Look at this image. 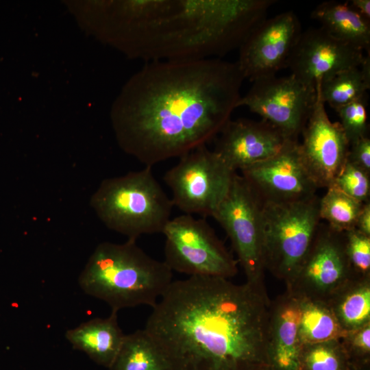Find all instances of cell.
Returning a JSON list of instances; mask_svg holds the SVG:
<instances>
[{
	"instance_id": "cell-2",
	"label": "cell",
	"mask_w": 370,
	"mask_h": 370,
	"mask_svg": "<svg viewBox=\"0 0 370 370\" xmlns=\"http://www.w3.org/2000/svg\"><path fill=\"white\" fill-rule=\"evenodd\" d=\"M270 304L266 290L246 282L189 276L171 283L144 330L171 370H260Z\"/></svg>"
},
{
	"instance_id": "cell-21",
	"label": "cell",
	"mask_w": 370,
	"mask_h": 370,
	"mask_svg": "<svg viewBox=\"0 0 370 370\" xmlns=\"http://www.w3.org/2000/svg\"><path fill=\"white\" fill-rule=\"evenodd\" d=\"M328 304L345 332L370 322V278L352 280Z\"/></svg>"
},
{
	"instance_id": "cell-19",
	"label": "cell",
	"mask_w": 370,
	"mask_h": 370,
	"mask_svg": "<svg viewBox=\"0 0 370 370\" xmlns=\"http://www.w3.org/2000/svg\"><path fill=\"white\" fill-rule=\"evenodd\" d=\"M370 56L360 66L341 71L316 86L319 99L334 110L367 95Z\"/></svg>"
},
{
	"instance_id": "cell-1",
	"label": "cell",
	"mask_w": 370,
	"mask_h": 370,
	"mask_svg": "<svg viewBox=\"0 0 370 370\" xmlns=\"http://www.w3.org/2000/svg\"><path fill=\"white\" fill-rule=\"evenodd\" d=\"M244 79L236 62L217 58L148 62L114 105L120 145L151 167L206 145L230 120Z\"/></svg>"
},
{
	"instance_id": "cell-16",
	"label": "cell",
	"mask_w": 370,
	"mask_h": 370,
	"mask_svg": "<svg viewBox=\"0 0 370 370\" xmlns=\"http://www.w3.org/2000/svg\"><path fill=\"white\" fill-rule=\"evenodd\" d=\"M300 318V299L288 291L271 301L267 334V365L271 370H299Z\"/></svg>"
},
{
	"instance_id": "cell-7",
	"label": "cell",
	"mask_w": 370,
	"mask_h": 370,
	"mask_svg": "<svg viewBox=\"0 0 370 370\" xmlns=\"http://www.w3.org/2000/svg\"><path fill=\"white\" fill-rule=\"evenodd\" d=\"M212 217L230 238L237 262L245 273L246 283L266 290L262 205L237 172L228 192Z\"/></svg>"
},
{
	"instance_id": "cell-23",
	"label": "cell",
	"mask_w": 370,
	"mask_h": 370,
	"mask_svg": "<svg viewBox=\"0 0 370 370\" xmlns=\"http://www.w3.org/2000/svg\"><path fill=\"white\" fill-rule=\"evenodd\" d=\"M364 204L330 186L319 200L320 219L334 230L345 232L356 228L358 215Z\"/></svg>"
},
{
	"instance_id": "cell-18",
	"label": "cell",
	"mask_w": 370,
	"mask_h": 370,
	"mask_svg": "<svg viewBox=\"0 0 370 370\" xmlns=\"http://www.w3.org/2000/svg\"><path fill=\"white\" fill-rule=\"evenodd\" d=\"M311 17L335 38L370 51V23L348 2L323 1L311 12Z\"/></svg>"
},
{
	"instance_id": "cell-4",
	"label": "cell",
	"mask_w": 370,
	"mask_h": 370,
	"mask_svg": "<svg viewBox=\"0 0 370 370\" xmlns=\"http://www.w3.org/2000/svg\"><path fill=\"white\" fill-rule=\"evenodd\" d=\"M92 204L108 228L134 241L162 233L173 207L151 166L104 180Z\"/></svg>"
},
{
	"instance_id": "cell-28",
	"label": "cell",
	"mask_w": 370,
	"mask_h": 370,
	"mask_svg": "<svg viewBox=\"0 0 370 370\" xmlns=\"http://www.w3.org/2000/svg\"><path fill=\"white\" fill-rule=\"evenodd\" d=\"M339 340L351 365H369L370 322L356 330L346 332Z\"/></svg>"
},
{
	"instance_id": "cell-9",
	"label": "cell",
	"mask_w": 370,
	"mask_h": 370,
	"mask_svg": "<svg viewBox=\"0 0 370 370\" xmlns=\"http://www.w3.org/2000/svg\"><path fill=\"white\" fill-rule=\"evenodd\" d=\"M356 278L345 250L344 232L321 223L312 245L286 291L299 299L325 303Z\"/></svg>"
},
{
	"instance_id": "cell-24",
	"label": "cell",
	"mask_w": 370,
	"mask_h": 370,
	"mask_svg": "<svg viewBox=\"0 0 370 370\" xmlns=\"http://www.w3.org/2000/svg\"><path fill=\"white\" fill-rule=\"evenodd\" d=\"M349 366L339 339L302 345L299 370H349Z\"/></svg>"
},
{
	"instance_id": "cell-32",
	"label": "cell",
	"mask_w": 370,
	"mask_h": 370,
	"mask_svg": "<svg viewBox=\"0 0 370 370\" xmlns=\"http://www.w3.org/2000/svg\"><path fill=\"white\" fill-rule=\"evenodd\" d=\"M349 370H370L369 365H362V366H349Z\"/></svg>"
},
{
	"instance_id": "cell-6",
	"label": "cell",
	"mask_w": 370,
	"mask_h": 370,
	"mask_svg": "<svg viewBox=\"0 0 370 370\" xmlns=\"http://www.w3.org/2000/svg\"><path fill=\"white\" fill-rule=\"evenodd\" d=\"M162 234L164 261L172 271L227 279L237 273V260L204 219L186 214L171 218Z\"/></svg>"
},
{
	"instance_id": "cell-17",
	"label": "cell",
	"mask_w": 370,
	"mask_h": 370,
	"mask_svg": "<svg viewBox=\"0 0 370 370\" xmlns=\"http://www.w3.org/2000/svg\"><path fill=\"white\" fill-rule=\"evenodd\" d=\"M116 311L106 318H94L67 330L65 338L74 349L86 354L96 364L109 368L123 343L125 334Z\"/></svg>"
},
{
	"instance_id": "cell-13",
	"label": "cell",
	"mask_w": 370,
	"mask_h": 370,
	"mask_svg": "<svg viewBox=\"0 0 370 370\" xmlns=\"http://www.w3.org/2000/svg\"><path fill=\"white\" fill-rule=\"evenodd\" d=\"M367 58L362 49L322 27H311L301 32L286 68L301 82L316 87L341 71L361 65Z\"/></svg>"
},
{
	"instance_id": "cell-8",
	"label": "cell",
	"mask_w": 370,
	"mask_h": 370,
	"mask_svg": "<svg viewBox=\"0 0 370 370\" xmlns=\"http://www.w3.org/2000/svg\"><path fill=\"white\" fill-rule=\"evenodd\" d=\"M236 173L214 151L203 145L181 156L163 178L173 206L186 214L212 217Z\"/></svg>"
},
{
	"instance_id": "cell-27",
	"label": "cell",
	"mask_w": 370,
	"mask_h": 370,
	"mask_svg": "<svg viewBox=\"0 0 370 370\" xmlns=\"http://www.w3.org/2000/svg\"><path fill=\"white\" fill-rule=\"evenodd\" d=\"M331 186L361 203L370 201V175L347 160Z\"/></svg>"
},
{
	"instance_id": "cell-30",
	"label": "cell",
	"mask_w": 370,
	"mask_h": 370,
	"mask_svg": "<svg viewBox=\"0 0 370 370\" xmlns=\"http://www.w3.org/2000/svg\"><path fill=\"white\" fill-rule=\"evenodd\" d=\"M356 229L370 236V201L364 204L357 219Z\"/></svg>"
},
{
	"instance_id": "cell-12",
	"label": "cell",
	"mask_w": 370,
	"mask_h": 370,
	"mask_svg": "<svg viewBox=\"0 0 370 370\" xmlns=\"http://www.w3.org/2000/svg\"><path fill=\"white\" fill-rule=\"evenodd\" d=\"M301 32L299 20L293 11L262 21L238 49L236 62L245 79L253 82L275 75L280 70L286 68Z\"/></svg>"
},
{
	"instance_id": "cell-26",
	"label": "cell",
	"mask_w": 370,
	"mask_h": 370,
	"mask_svg": "<svg viewBox=\"0 0 370 370\" xmlns=\"http://www.w3.org/2000/svg\"><path fill=\"white\" fill-rule=\"evenodd\" d=\"M345 250L354 276L356 279L370 278V236L358 230L344 232Z\"/></svg>"
},
{
	"instance_id": "cell-15",
	"label": "cell",
	"mask_w": 370,
	"mask_h": 370,
	"mask_svg": "<svg viewBox=\"0 0 370 370\" xmlns=\"http://www.w3.org/2000/svg\"><path fill=\"white\" fill-rule=\"evenodd\" d=\"M219 134L214 151L236 172L277 154L292 140L263 119H230Z\"/></svg>"
},
{
	"instance_id": "cell-33",
	"label": "cell",
	"mask_w": 370,
	"mask_h": 370,
	"mask_svg": "<svg viewBox=\"0 0 370 370\" xmlns=\"http://www.w3.org/2000/svg\"><path fill=\"white\" fill-rule=\"evenodd\" d=\"M260 370H271L269 367H266V368H264L262 369H260Z\"/></svg>"
},
{
	"instance_id": "cell-3",
	"label": "cell",
	"mask_w": 370,
	"mask_h": 370,
	"mask_svg": "<svg viewBox=\"0 0 370 370\" xmlns=\"http://www.w3.org/2000/svg\"><path fill=\"white\" fill-rule=\"evenodd\" d=\"M164 262L145 252L134 240L99 244L78 278L87 295L106 302L112 311L142 305L153 307L173 282Z\"/></svg>"
},
{
	"instance_id": "cell-29",
	"label": "cell",
	"mask_w": 370,
	"mask_h": 370,
	"mask_svg": "<svg viewBox=\"0 0 370 370\" xmlns=\"http://www.w3.org/2000/svg\"><path fill=\"white\" fill-rule=\"evenodd\" d=\"M347 160L370 175V139L368 136L349 145Z\"/></svg>"
},
{
	"instance_id": "cell-22",
	"label": "cell",
	"mask_w": 370,
	"mask_h": 370,
	"mask_svg": "<svg viewBox=\"0 0 370 370\" xmlns=\"http://www.w3.org/2000/svg\"><path fill=\"white\" fill-rule=\"evenodd\" d=\"M299 299L301 318L299 334L302 345L337 340L346 334L327 303Z\"/></svg>"
},
{
	"instance_id": "cell-5",
	"label": "cell",
	"mask_w": 370,
	"mask_h": 370,
	"mask_svg": "<svg viewBox=\"0 0 370 370\" xmlns=\"http://www.w3.org/2000/svg\"><path fill=\"white\" fill-rule=\"evenodd\" d=\"M320 198L261 203L266 270L288 284L304 260L321 223Z\"/></svg>"
},
{
	"instance_id": "cell-20",
	"label": "cell",
	"mask_w": 370,
	"mask_h": 370,
	"mask_svg": "<svg viewBox=\"0 0 370 370\" xmlns=\"http://www.w3.org/2000/svg\"><path fill=\"white\" fill-rule=\"evenodd\" d=\"M109 370H171L164 354L143 330L126 334Z\"/></svg>"
},
{
	"instance_id": "cell-31",
	"label": "cell",
	"mask_w": 370,
	"mask_h": 370,
	"mask_svg": "<svg viewBox=\"0 0 370 370\" xmlns=\"http://www.w3.org/2000/svg\"><path fill=\"white\" fill-rule=\"evenodd\" d=\"M348 3L360 16L370 21V1L351 0Z\"/></svg>"
},
{
	"instance_id": "cell-25",
	"label": "cell",
	"mask_w": 370,
	"mask_h": 370,
	"mask_svg": "<svg viewBox=\"0 0 370 370\" xmlns=\"http://www.w3.org/2000/svg\"><path fill=\"white\" fill-rule=\"evenodd\" d=\"M367 95L335 109L349 145L367 136Z\"/></svg>"
},
{
	"instance_id": "cell-11",
	"label": "cell",
	"mask_w": 370,
	"mask_h": 370,
	"mask_svg": "<svg viewBox=\"0 0 370 370\" xmlns=\"http://www.w3.org/2000/svg\"><path fill=\"white\" fill-rule=\"evenodd\" d=\"M240 171L261 203L298 201L314 197L319 188L304 164L297 140Z\"/></svg>"
},
{
	"instance_id": "cell-10",
	"label": "cell",
	"mask_w": 370,
	"mask_h": 370,
	"mask_svg": "<svg viewBox=\"0 0 370 370\" xmlns=\"http://www.w3.org/2000/svg\"><path fill=\"white\" fill-rule=\"evenodd\" d=\"M252 83L236 107H247L288 139L297 140L312 112L316 87L301 82L291 74L268 76Z\"/></svg>"
},
{
	"instance_id": "cell-14",
	"label": "cell",
	"mask_w": 370,
	"mask_h": 370,
	"mask_svg": "<svg viewBox=\"0 0 370 370\" xmlns=\"http://www.w3.org/2000/svg\"><path fill=\"white\" fill-rule=\"evenodd\" d=\"M301 134L299 151L304 164L318 188H328L347 162L349 144L340 123L330 120L317 94Z\"/></svg>"
}]
</instances>
